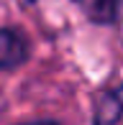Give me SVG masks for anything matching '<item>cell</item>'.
<instances>
[{"label":"cell","instance_id":"1","mask_svg":"<svg viewBox=\"0 0 123 125\" xmlns=\"http://www.w3.org/2000/svg\"><path fill=\"white\" fill-rule=\"evenodd\" d=\"M31 56V41L26 31L15 26L0 28V72H13L23 66Z\"/></svg>","mask_w":123,"mask_h":125},{"label":"cell","instance_id":"2","mask_svg":"<svg viewBox=\"0 0 123 125\" xmlns=\"http://www.w3.org/2000/svg\"><path fill=\"white\" fill-rule=\"evenodd\" d=\"M121 117H123V82L105 89L103 94H98L92 125H115Z\"/></svg>","mask_w":123,"mask_h":125},{"label":"cell","instance_id":"4","mask_svg":"<svg viewBox=\"0 0 123 125\" xmlns=\"http://www.w3.org/2000/svg\"><path fill=\"white\" fill-rule=\"evenodd\" d=\"M21 125H59L57 120H28V123H21Z\"/></svg>","mask_w":123,"mask_h":125},{"label":"cell","instance_id":"3","mask_svg":"<svg viewBox=\"0 0 123 125\" xmlns=\"http://www.w3.org/2000/svg\"><path fill=\"white\" fill-rule=\"evenodd\" d=\"M92 23L98 26H113L121 15L123 0H72Z\"/></svg>","mask_w":123,"mask_h":125}]
</instances>
